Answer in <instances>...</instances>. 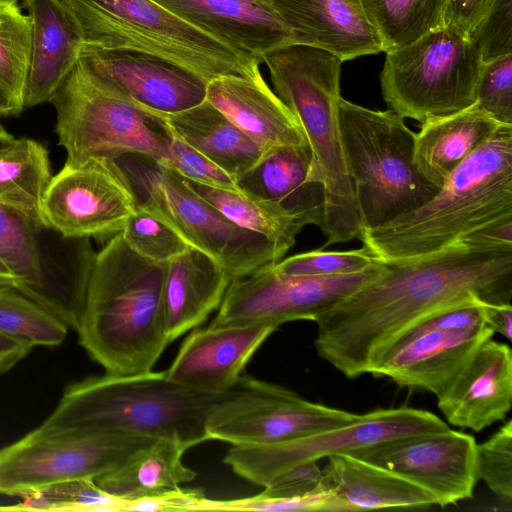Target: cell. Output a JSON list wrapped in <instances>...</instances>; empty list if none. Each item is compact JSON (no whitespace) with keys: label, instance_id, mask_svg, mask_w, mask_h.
I'll use <instances>...</instances> for the list:
<instances>
[{"label":"cell","instance_id":"6da1fadb","mask_svg":"<svg viewBox=\"0 0 512 512\" xmlns=\"http://www.w3.org/2000/svg\"><path fill=\"white\" fill-rule=\"evenodd\" d=\"M380 261L375 277L315 321L318 355L350 379L372 373L393 339L441 308L473 298L511 303L509 249L455 242L426 256Z\"/></svg>","mask_w":512,"mask_h":512},{"label":"cell","instance_id":"7a4b0ae2","mask_svg":"<svg viewBox=\"0 0 512 512\" xmlns=\"http://www.w3.org/2000/svg\"><path fill=\"white\" fill-rule=\"evenodd\" d=\"M163 275L164 264L136 254L121 232L93 254L76 332L106 372L151 371L170 343L161 307Z\"/></svg>","mask_w":512,"mask_h":512},{"label":"cell","instance_id":"3957f363","mask_svg":"<svg viewBox=\"0 0 512 512\" xmlns=\"http://www.w3.org/2000/svg\"><path fill=\"white\" fill-rule=\"evenodd\" d=\"M224 391L181 386L165 372L108 373L74 382L37 427L48 434H132L171 439L187 449L210 440L206 420Z\"/></svg>","mask_w":512,"mask_h":512},{"label":"cell","instance_id":"277c9868","mask_svg":"<svg viewBox=\"0 0 512 512\" xmlns=\"http://www.w3.org/2000/svg\"><path fill=\"white\" fill-rule=\"evenodd\" d=\"M512 216V125H501L470 154L427 203L363 230L375 258L405 260L443 250L493 221Z\"/></svg>","mask_w":512,"mask_h":512},{"label":"cell","instance_id":"5b68a950","mask_svg":"<svg viewBox=\"0 0 512 512\" xmlns=\"http://www.w3.org/2000/svg\"><path fill=\"white\" fill-rule=\"evenodd\" d=\"M276 95L299 120L320 169L325 205L322 249L359 239L363 225L343 147L338 117L343 61L326 50L288 44L262 57Z\"/></svg>","mask_w":512,"mask_h":512},{"label":"cell","instance_id":"8992f818","mask_svg":"<svg viewBox=\"0 0 512 512\" xmlns=\"http://www.w3.org/2000/svg\"><path fill=\"white\" fill-rule=\"evenodd\" d=\"M338 117L363 230L386 224L435 196L439 188L420 173L415 163L416 133L404 118L390 109H369L343 97Z\"/></svg>","mask_w":512,"mask_h":512},{"label":"cell","instance_id":"52a82bcc","mask_svg":"<svg viewBox=\"0 0 512 512\" xmlns=\"http://www.w3.org/2000/svg\"><path fill=\"white\" fill-rule=\"evenodd\" d=\"M81 29L84 46L158 56L209 82L251 76L260 61L216 40L153 0H62Z\"/></svg>","mask_w":512,"mask_h":512},{"label":"cell","instance_id":"ba28073f","mask_svg":"<svg viewBox=\"0 0 512 512\" xmlns=\"http://www.w3.org/2000/svg\"><path fill=\"white\" fill-rule=\"evenodd\" d=\"M65 164L136 155L160 161L170 135L160 117L112 89L79 59L49 101Z\"/></svg>","mask_w":512,"mask_h":512},{"label":"cell","instance_id":"9c48e42d","mask_svg":"<svg viewBox=\"0 0 512 512\" xmlns=\"http://www.w3.org/2000/svg\"><path fill=\"white\" fill-rule=\"evenodd\" d=\"M138 157L121 167L133 184L139 205L189 247L214 260L231 279L284 258L272 242L233 223L180 175L149 158Z\"/></svg>","mask_w":512,"mask_h":512},{"label":"cell","instance_id":"30bf717a","mask_svg":"<svg viewBox=\"0 0 512 512\" xmlns=\"http://www.w3.org/2000/svg\"><path fill=\"white\" fill-rule=\"evenodd\" d=\"M385 54L382 96L402 118L421 124L475 104L483 61L467 34L444 25Z\"/></svg>","mask_w":512,"mask_h":512},{"label":"cell","instance_id":"8fae6325","mask_svg":"<svg viewBox=\"0 0 512 512\" xmlns=\"http://www.w3.org/2000/svg\"><path fill=\"white\" fill-rule=\"evenodd\" d=\"M473 298L420 319L381 352L372 375L439 396L493 331Z\"/></svg>","mask_w":512,"mask_h":512},{"label":"cell","instance_id":"7c38bea8","mask_svg":"<svg viewBox=\"0 0 512 512\" xmlns=\"http://www.w3.org/2000/svg\"><path fill=\"white\" fill-rule=\"evenodd\" d=\"M154 440L132 434H48L36 428L0 449V494L24 497L95 480Z\"/></svg>","mask_w":512,"mask_h":512},{"label":"cell","instance_id":"4fadbf2b","mask_svg":"<svg viewBox=\"0 0 512 512\" xmlns=\"http://www.w3.org/2000/svg\"><path fill=\"white\" fill-rule=\"evenodd\" d=\"M361 414L313 403L296 392L249 376H240L210 408V440L232 445H268L358 420Z\"/></svg>","mask_w":512,"mask_h":512},{"label":"cell","instance_id":"5bb4252c","mask_svg":"<svg viewBox=\"0 0 512 512\" xmlns=\"http://www.w3.org/2000/svg\"><path fill=\"white\" fill-rule=\"evenodd\" d=\"M449 426L422 409H377L349 424L268 445H232L224 462L233 472L264 487L278 474L301 463L377 445L386 441L445 431Z\"/></svg>","mask_w":512,"mask_h":512},{"label":"cell","instance_id":"9a60e30c","mask_svg":"<svg viewBox=\"0 0 512 512\" xmlns=\"http://www.w3.org/2000/svg\"><path fill=\"white\" fill-rule=\"evenodd\" d=\"M139 204L131 180L115 159L64 164L40 203L42 225L68 239L108 240L120 233Z\"/></svg>","mask_w":512,"mask_h":512},{"label":"cell","instance_id":"2e32d148","mask_svg":"<svg viewBox=\"0 0 512 512\" xmlns=\"http://www.w3.org/2000/svg\"><path fill=\"white\" fill-rule=\"evenodd\" d=\"M378 262L361 273L333 277L291 276L272 264L231 280L210 326L316 321L341 299L375 277Z\"/></svg>","mask_w":512,"mask_h":512},{"label":"cell","instance_id":"e0dca14e","mask_svg":"<svg viewBox=\"0 0 512 512\" xmlns=\"http://www.w3.org/2000/svg\"><path fill=\"white\" fill-rule=\"evenodd\" d=\"M476 441L452 429L386 441L353 451L364 461L393 471L426 490L445 507L473 497Z\"/></svg>","mask_w":512,"mask_h":512},{"label":"cell","instance_id":"ac0fdd59","mask_svg":"<svg viewBox=\"0 0 512 512\" xmlns=\"http://www.w3.org/2000/svg\"><path fill=\"white\" fill-rule=\"evenodd\" d=\"M80 60L105 84L152 114L179 113L206 98L207 82L158 56L84 46Z\"/></svg>","mask_w":512,"mask_h":512},{"label":"cell","instance_id":"d6986e66","mask_svg":"<svg viewBox=\"0 0 512 512\" xmlns=\"http://www.w3.org/2000/svg\"><path fill=\"white\" fill-rule=\"evenodd\" d=\"M275 330L267 325L194 328L165 375L192 390L225 391L239 379L250 358Z\"/></svg>","mask_w":512,"mask_h":512},{"label":"cell","instance_id":"ffe728a7","mask_svg":"<svg viewBox=\"0 0 512 512\" xmlns=\"http://www.w3.org/2000/svg\"><path fill=\"white\" fill-rule=\"evenodd\" d=\"M437 399L448 423L459 428L479 432L504 420L512 407L510 346L485 341Z\"/></svg>","mask_w":512,"mask_h":512},{"label":"cell","instance_id":"44dd1931","mask_svg":"<svg viewBox=\"0 0 512 512\" xmlns=\"http://www.w3.org/2000/svg\"><path fill=\"white\" fill-rule=\"evenodd\" d=\"M183 21L216 40L262 57L293 43L292 35L265 0H153Z\"/></svg>","mask_w":512,"mask_h":512},{"label":"cell","instance_id":"7402d4cb","mask_svg":"<svg viewBox=\"0 0 512 512\" xmlns=\"http://www.w3.org/2000/svg\"><path fill=\"white\" fill-rule=\"evenodd\" d=\"M265 1L286 24L295 44L326 50L343 62L383 52L360 0Z\"/></svg>","mask_w":512,"mask_h":512},{"label":"cell","instance_id":"603a6c76","mask_svg":"<svg viewBox=\"0 0 512 512\" xmlns=\"http://www.w3.org/2000/svg\"><path fill=\"white\" fill-rule=\"evenodd\" d=\"M235 181L239 191L281 205L305 226L320 227L325 190L308 143L279 146L264 152L256 164Z\"/></svg>","mask_w":512,"mask_h":512},{"label":"cell","instance_id":"cb8c5ba5","mask_svg":"<svg viewBox=\"0 0 512 512\" xmlns=\"http://www.w3.org/2000/svg\"><path fill=\"white\" fill-rule=\"evenodd\" d=\"M205 100L263 153L279 146L308 143L299 120L270 89L260 70L251 76L224 75L209 81Z\"/></svg>","mask_w":512,"mask_h":512},{"label":"cell","instance_id":"d4e9b609","mask_svg":"<svg viewBox=\"0 0 512 512\" xmlns=\"http://www.w3.org/2000/svg\"><path fill=\"white\" fill-rule=\"evenodd\" d=\"M31 23V52L23 110L49 102L79 61L84 40L62 0H23Z\"/></svg>","mask_w":512,"mask_h":512},{"label":"cell","instance_id":"484cf974","mask_svg":"<svg viewBox=\"0 0 512 512\" xmlns=\"http://www.w3.org/2000/svg\"><path fill=\"white\" fill-rule=\"evenodd\" d=\"M231 280L214 260L191 247L165 263L161 307L169 342L217 310Z\"/></svg>","mask_w":512,"mask_h":512},{"label":"cell","instance_id":"4316f807","mask_svg":"<svg viewBox=\"0 0 512 512\" xmlns=\"http://www.w3.org/2000/svg\"><path fill=\"white\" fill-rule=\"evenodd\" d=\"M323 473L331 492L332 512L436 505L419 485L348 453L328 457Z\"/></svg>","mask_w":512,"mask_h":512},{"label":"cell","instance_id":"83f0119b","mask_svg":"<svg viewBox=\"0 0 512 512\" xmlns=\"http://www.w3.org/2000/svg\"><path fill=\"white\" fill-rule=\"evenodd\" d=\"M500 124L476 104L433 117L415 136V163L420 173L440 188L451 172L489 139Z\"/></svg>","mask_w":512,"mask_h":512},{"label":"cell","instance_id":"f1b7e54d","mask_svg":"<svg viewBox=\"0 0 512 512\" xmlns=\"http://www.w3.org/2000/svg\"><path fill=\"white\" fill-rule=\"evenodd\" d=\"M154 115L234 179L253 167L263 154L256 143L206 100L179 113Z\"/></svg>","mask_w":512,"mask_h":512},{"label":"cell","instance_id":"f546056e","mask_svg":"<svg viewBox=\"0 0 512 512\" xmlns=\"http://www.w3.org/2000/svg\"><path fill=\"white\" fill-rule=\"evenodd\" d=\"M186 450L178 441L155 439L95 482L107 493L125 501L177 489L196 477V472L182 461Z\"/></svg>","mask_w":512,"mask_h":512},{"label":"cell","instance_id":"4dcf8cb0","mask_svg":"<svg viewBox=\"0 0 512 512\" xmlns=\"http://www.w3.org/2000/svg\"><path fill=\"white\" fill-rule=\"evenodd\" d=\"M51 177L45 146L31 138H15L0 122V203L41 229L40 203Z\"/></svg>","mask_w":512,"mask_h":512},{"label":"cell","instance_id":"1f68e13d","mask_svg":"<svg viewBox=\"0 0 512 512\" xmlns=\"http://www.w3.org/2000/svg\"><path fill=\"white\" fill-rule=\"evenodd\" d=\"M184 181L233 223L272 242L283 257L305 227L297 216L275 202L239 190L213 188L187 179Z\"/></svg>","mask_w":512,"mask_h":512},{"label":"cell","instance_id":"d6a6232c","mask_svg":"<svg viewBox=\"0 0 512 512\" xmlns=\"http://www.w3.org/2000/svg\"><path fill=\"white\" fill-rule=\"evenodd\" d=\"M39 230L28 217L0 203V258L21 279L18 290L53 313L51 286L36 237Z\"/></svg>","mask_w":512,"mask_h":512},{"label":"cell","instance_id":"836d02e7","mask_svg":"<svg viewBox=\"0 0 512 512\" xmlns=\"http://www.w3.org/2000/svg\"><path fill=\"white\" fill-rule=\"evenodd\" d=\"M383 52L404 47L446 25L449 0H360Z\"/></svg>","mask_w":512,"mask_h":512},{"label":"cell","instance_id":"e575fe53","mask_svg":"<svg viewBox=\"0 0 512 512\" xmlns=\"http://www.w3.org/2000/svg\"><path fill=\"white\" fill-rule=\"evenodd\" d=\"M68 327L33 298L13 287H0V334L29 342L33 347H55Z\"/></svg>","mask_w":512,"mask_h":512},{"label":"cell","instance_id":"d590c367","mask_svg":"<svg viewBox=\"0 0 512 512\" xmlns=\"http://www.w3.org/2000/svg\"><path fill=\"white\" fill-rule=\"evenodd\" d=\"M30 52L29 16L17 4L0 5V86L21 105Z\"/></svg>","mask_w":512,"mask_h":512},{"label":"cell","instance_id":"8d00e7d4","mask_svg":"<svg viewBox=\"0 0 512 512\" xmlns=\"http://www.w3.org/2000/svg\"><path fill=\"white\" fill-rule=\"evenodd\" d=\"M8 510L124 511L126 502L100 488L93 479L68 482L22 497Z\"/></svg>","mask_w":512,"mask_h":512},{"label":"cell","instance_id":"74e56055","mask_svg":"<svg viewBox=\"0 0 512 512\" xmlns=\"http://www.w3.org/2000/svg\"><path fill=\"white\" fill-rule=\"evenodd\" d=\"M121 235L136 254L156 264H165L189 248L174 231L139 204L128 217Z\"/></svg>","mask_w":512,"mask_h":512},{"label":"cell","instance_id":"f35d334b","mask_svg":"<svg viewBox=\"0 0 512 512\" xmlns=\"http://www.w3.org/2000/svg\"><path fill=\"white\" fill-rule=\"evenodd\" d=\"M377 262L378 259L362 246L347 251H324L320 248L283 258L272 265L284 275L333 277L361 273Z\"/></svg>","mask_w":512,"mask_h":512},{"label":"cell","instance_id":"ab89813d","mask_svg":"<svg viewBox=\"0 0 512 512\" xmlns=\"http://www.w3.org/2000/svg\"><path fill=\"white\" fill-rule=\"evenodd\" d=\"M476 477L499 503L512 510V420L505 422L488 440L476 445Z\"/></svg>","mask_w":512,"mask_h":512},{"label":"cell","instance_id":"60d3db41","mask_svg":"<svg viewBox=\"0 0 512 512\" xmlns=\"http://www.w3.org/2000/svg\"><path fill=\"white\" fill-rule=\"evenodd\" d=\"M475 104L500 124L512 125V53L483 62Z\"/></svg>","mask_w":512,"mask_h":512},{"label":"cell","instance_id":"b9f144b4","mask_svg":"<svg viewBox=\"0 0 512 512\" xmlns=\"http://www.w3.org/2000/svg\"><path fill=\"white\" fill-rule=\"evenodd\" d=\"M168 131L170 141L166 155L157 163L171 169L184 179L213 188L238 190L236 181L231 175L182 141L169 129Z\"/></svg>","mask_w":512,"mask_h":512},{"label":"cell","instance_id":"7bdbcfd3","mask_svg":"<svg viewBox=\"0 0 512 512\" xmlns=\"http://www.w3.org/2000/svg\"><path fill=\"white\" fill-rule=\"evenodd\" d=\"M468 36L483 62L512 53V0H492Z\"/></svg>","mask_w":512,"mask_h":512},{"label":"cell","instance_id":"ee69618b","mask_svg":"<svg viewBox=\"0 0 512 512\" xmlns=\"http://www.w3.org/2000/svg\"><path fill=\"white\" fill-rule=\"evenodd\" d=\"M263 491L255 495L259 499H300L327 490L323 470L317 461L293 466L274 477Z\"/></svg>","mask_w":512,"mask_h":512},{"label":"cell","instance_id":"f6af8a7d","mask_svg":"<svg viewBox=\"0 0 512 512\" xmlns=\"http://www.w3.org/2000/svg\"><path fill=\"white\" fill-rule=\"evenodd\" d=\"M204 493L198 489L177 488L158 495L127 501L124 511H185L200 510Z\"/></svg>","mask_w":512,"mask_h":512},{"label":"cell","instance_id":"bcb514c9","mask_svg":"<svg viewBox=\"0 0 512 512\" xmlns=\"http://www.w3.org/2000/svg\"><path fill=\"white\" fill-rule=\"evenodd\" d=\"M457 242L484 248L512 250V216L486 224Z\"/></svg>","mask_w":512,"mask_h":512},{"label":"cell","instance_id":"7dc6e473","mask_svg":"<svg viewBox=\"0 0 512 512\" xmlns=\"http://www.w3.org/2000/svg\"><path fill=\"white\" fill-rule=\"evenodd\" d=\"M492 0H449L446 25L469 34L487 11Z\"/></svg>","mask_w":512,"mask_h":512},{"label":"cell","instance_id":"c3c4849f","mask_svg":"<svg viewBox=\"0 0 512 512\" xmlns=\"http://www.w3.org/2000/svg\"><path fill=\"white\" fill-rule=\"evenodd\" d=\"M482 315L485 324L493 331L497 332L508 340L512 336V306L511 303L494 304L480 302Z\"/></svg>","mask_w":512,"mask_h":512},{"label":"cell","instance_id":"681fc988","mask_svg":"<svg viewBox=\"0 0 512 512\" xmlns=\"http://www.w3.org/2000/svg\"><path fill=\"white\" fill-rule=\"evenodd\" d=\"M29 342L0 334V374L7 372L33 349Z\"/></svg>","mask_w":512,"mask_h":512},{"label":"cell","instance_id":"f907efd6","mask_svg":"<svg viewBox=\"0 0 512 512\" xmlns=\"http://www.w3.org/2000/svg\"><path fill=\"white\" fill-rule=\"evenodd\" d=\"M22 111V105L0 86V118L17 116Z\"/></svg>","mask_w":512,"mask_h":512},{"label":"cell","instance_id":"816d5d0a","mask_svg":"<svg viewBox=\"0 0 512 512\" xmlns=\"http://www.w3.org/2000/svg\"><path fill=\"white\" fill-rule=\"evenodd\" d=\"M21 286V279L0 258V287L20 289Z\"/></svg>","mask_w":512,"mask_h":512},{"label":"cell","instance_id":"f5cc1de1","mask_svg":"<svg viewBox=\"0 0 512 512\" xmlns=\"http://www.w3.org/2000/svg\"><path fill=\"white\" fill-rule=\"evenodd\" d=\"M21 0H0V5L17 4Z\"/></svg>","mask_w":512,"mask_h":512}]
</instances>
